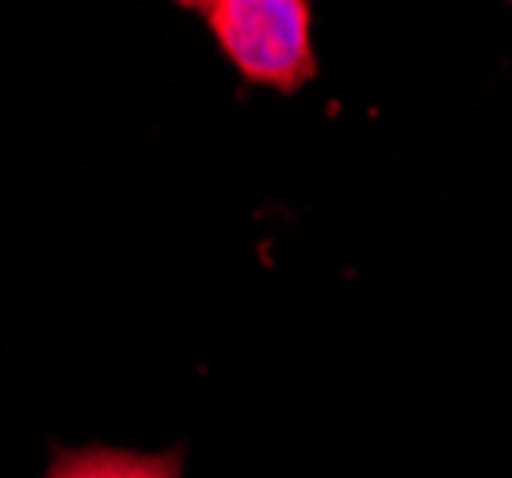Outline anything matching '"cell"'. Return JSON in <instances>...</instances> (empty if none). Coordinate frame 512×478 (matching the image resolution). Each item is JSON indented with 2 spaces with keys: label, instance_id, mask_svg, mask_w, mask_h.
<instances>
[{
  "label": "cell",
  "instance_id": "1",
  "mask_svg": "<svg viewBox=\"0 0 512 478\" xmlns=\"http://www.w3.org/2000/svg\"><path fill=\"white\" fill-rule=\"evenodd\" d=\"M203 16L249 85L299 92L318 77L310 0H214Z\"/></svg>",
  "mask_w": 512,
  "mask_h": 478
},
{
  "label": "cell",
  "instance_id": "2",
  "mask_svg": "<svg viewBox=\"0 0 512 478\" xmlns=\"http://www.w3.org/2000/svg\"><path fill=\"white\" fill-rule=\"evenodd\" d=\"M43 478H184V459L180 452L77 448L58 452Z\"/></svg>",
  "mask_w": 512,
  "mask_h": 478
},
{
  "label": "cell",
  "instance_id": "3",
  "mask_svg": "<svg viewBox=\"0 0 512 478\" xmlns=\"http://www.w3.org/2000/svg\"><path fill=\"white\" fill-rule=\"evenodd\" d=\"M176 4H184V8H199V12H207L214 0H176Z\"/></svg>",
  "mask_w": 512,
  "mask_h": 478
}]
</instances>
